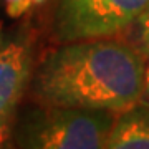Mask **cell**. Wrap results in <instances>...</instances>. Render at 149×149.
Instances as JSON below:
<instances>
[{
  "label": "cell",
  "instance_id": "cell-1",
  "mask_svg": "<svg viewBox=\"0 0 149 149\" xmlns=\"http://www.w3.org/2000/svg\"><path fill=\"white\" fill-rule=\"evenodd\" d=\"M144 56L128 43L90 38L61 43L32 73L30 93L38 104L109 111L143 100Z\"/></svg>",
  "mask_w": 149,
  "mask_h": 149
},
{
  "label": "cell",
  "instance_id": "cell-2",
  "mask_svg": "<svg viewBox=\"0 0 149 149\" xmlns=\"http://www.w3.org/2000/svg\"><path fill=\"white\" fill-rule=\"evenodd\" d=\"M116 114L80 108L35 104L18 113L17 149H104Z\"/></svg>",
  "mask_w": 149,
  "mask_h": 149
},
{
  "label": "cell",
  "instance_id": "cell-3",
  "mask_svg": "<svg viewBox=\"0 0 149 149\" xmlns=\"http://www.w3.org/2000/svg\"><path fill=\"white\" fill-rule=\"evenodd\" d=\"M149 0H58L53 35L60 43L111 38L133 27Z\"/></svg>",
  "mask_w": 149,
  "mask_h": 149
},
{
  "label": "cell",
  "instance_id": "cell-4",
  "mask_svg": "<svg viewBox=\"0 0 149 149\" xmlns=\"http://www.w3.org/2000/svg\"><path fill=\"white\" fill-rule=\"evenodd\" d=\"M33 73V52L25 38L0 45V149H12L18 104Z\"/></svg>",
  "mask_w": 149,
  "mask_h": 149
},
{
  "label": "cell",
  "instance_id": "cell-5",
  "mask_svg": "<svg viewBox=\"0 0 149 149\" xmlns=\"http://www.w3.org/2000/svg\"><path fill=\"white\" fill-rule=\"evenodd\" d=\"M104 149H149V104L139 101L116 114Z\"/></svg>",
  "mask_w": 149,
  "mask_h": 149
},
{
  "label": "cell",
  "instance_id": "cell-6",
  "mask_svg": "<svg viewBox=\"0 0 149 149\" xmlns=\"http://www.w3.org/2000/svg\"><path fill=\"white\" fill-rule=\"evenodd\" d=\"M136 50L143 56H149V7L139 15V18L133 23Z\"/></svg>",
  "mask_w": 149,
  "mask_h": 149
},
{
  "label": "cell",
  "instance_id": "cell-7",
  "mask_svg": "<svg viewBox=\"0 0 149 149\" xmlns=\"http://www.w3.org/2000/svg\"><path fill=\"white\" fill-rule=\"evenodd\" d=\"M43 2L45 0H5V10L12 18H18Z\"/></svg>",
  "mask_w": 149,
  "mask_h": 149
},
{
  "label": "cell",
  "instance_id": "cell-8",
  "mask_svg": "<svg viewBox=\"0 0 149 149\" xmlns=\"http://www.w3.org/2000/svg\"><path fill=\"white\" fill-rule=\"evenodd\" d=\"M141 101L149 104V66H146V83H144V95Z\"/></svg>",
  "mask_w": 149,
  "mask_h": 149
},
{
  "label": "cell",
  "instance_id": "cell-9",
  "mask_svg": "<svg viewBox=\"0 0 149 149\" xmlns=\"http://www.w3.org/2000/svg\"><path fill=\"white\" fill-rule=\"evenodd\" d=\"M2 42H3V40H2V27H0V45H2Z\"/></svg>",
  "mask_w": 149,
  "mask_h": 149
}]
</instances>
